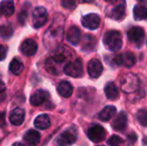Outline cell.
I'll return each instance as SVG.
<instances>
[{
  "mask_svg": "<svg viewBox=\"0 0 147 146\" xmlns=\"http://www.w3.org/2000/svg\"><path fill=\"white\" fill-rule=\"evenodd\" d=\"M103 42L108 50L118 51L122 48V36L117 30H110L107 31L103 37Z\"/></svg>",
  "mask_w": 147,
  "mask_h": 146,
  "instance_id": "1",
  "label": "cell"
},
{
  "mask_svg": "<svg viewBox=\"0 0 147 146\" xmlns=\"http://www.w3.org/2000/svg\"><path fill=\"white\" fill-rule=\"evenodd\" d=\"M63 35V26L57 25V24H52L50 28L48 29V31L45 33L44 36V42L45 45H47L48 47L54 45V42L58 43L62 38Z\"/></svg>",
  "mask_w": 147,
  "mask_h": 146,
  "instance_id": "2",
  "label": "cell"
},
{
  "mask_svg": "<svg viewBox=\"0 0 147 146\" xmlns=\"http://www.w3.org/2000/svg\"><path fill=\"white\" fill-rule=\"evenodd\" d=\"M63 71L68 76H71L74 78L81 77L83 75V66L80 59H76L74 61H70L64 66Z\"/></svg>",
  "mask_w": 147,
  "mask_h": 146,
  "instance_id": "3",
  "label": "cell"
},
{
  "mask_svg": "<svg viewBox=\"0 0 147 146\" xmlns=\"http://www.w3.org/2000/svg\"><path fill=\"white\" fill-rule=\"evenodd\" d=\"M47 18H48V13L46 9L42 6L36 7L33 10L32 13V24L35 28H40L46 23Z\"/></svg>",
  "mask_w": 147,
  "mask_h": 146,
  "instance_id": "4",
  "label": "cell"
},
{
  "mask_svg": "<svg viewBox=\"0 0 147 146\" xmlns=\"http://www.w3.org/2000/svg\"><path fill=\"white\" fill-rule=\"evenodd\" d=\"M138 86V79L134 74L128 73L124 75L121 79V88L124 92L130 93L136 90Z\"/></svg>",
  "mask_w": 147,
  "mask_h": 146,
  "instance_id": "5",
  "label": "cell"
},
{
  "mask_svg": "<svg viewBox=\"0 0 147 146\" xmlns=\"http://www.w3.org/2000/svg\"><path fill=\"white\" fill-rule=\"evenodd\" d=\"M87 136L93 142H100V141L104 140L105 137H106V131L101 125L94 124L89 127L87 131Z\"/></svg>",
  "mask_w": 147,
  "mask_h": 146,
  "instance_id": "6",
  "label": "cell"
},
{
  "mask_svg": "<svg viewBox=\"0 0 147 146\" xmlns=\"http://www.w3.org/2000/svg\"><path fill=\"white\" fill-rule=\"evenodd\" d=\"M129 41L135 46H141L144 41V30L141 27H132L127 33Z\"/></svg>",
  "mask_w": 147,
  "mask_h": 146,
  "instance_id": "7",
  "label": "cell"
},
{
  "mask_svg": "<svg viewBox=\"0 0 147 146\" xmlns=\"http://www.w3.org/2000/svg\"><path fill=\"white\" fill-rule=\"evenodd\" d=\"M115 63L118 65H124L126 67H132L136 62L135 55L131 52H125L122 54H118L114 58Z\"/></svg>",
  "mask_w": 147,
  "mask_h": 146,
  "instance_id": "8",
  "label": "cell"
},
{
  "mask_svg": "<svg viewBox=\"0 0 147 146\" xmlns=\"http://www.w3.org/2000/svg\"><path fill=\"white\" fill-rule=\"evenodd\" d=\"M68 57H69L68 48L67 47H63V49H57L55 51L52 57L47 60L46 64H61V63L65 62Z\"/></svg>",
  "mask_w": 147,
  "mask_h": 146,
  "instance_id": "9",
  "label": "cell"
},
{
  "mask_svg": "<svg viewBox=\"0 0 147 146\" xmlns=\"http://www.w3.org/2000/svg\"><path fill=\"white\" fill-rule=\"evenodd\" d=\"M81 22H82V25L85 28L90 29V30H94L99 27L101 20H100L99 15L91 13V14H87V15L84 16V17L82 18Z\"/></svg>",
  "mask_w": 147,
  "mask_h": 146,
  "instance_id": "10",
  "label": "cell"
},
{
  "mask_svg": "<svg viewBox=\"0 0 147 146\" xmlns=\"http://www.w3.org/2000/svg\"><path fill=\"white\" fill-rule=\"evenodd\" d=\"M103 71V66L98 59H92L88 63V74L91 78H98Z\"/></svg>",
  "mask_w": 147,
  "mask_h": 146,
  "instance_id": "11",
  "label": "cell"
},
{
  "mask_svg": "<svg viewBox=\"0 0 147 146\" xmlns=\"http://www.w3.org/2000/svg\"><path fill=\"white\" fill-rule=\"evenodd\" d=\"M76 141V135L72 131L67 130L64 131L62 134L59 135L57 139V144L59 146H70Z\"/></svg>",
  "mask_w": 147,
  "mask_h": 146,
  "instance_id": "12",
  "label": "cell"
},
{
  "mask_svg": "<svg viewBox=\"0 0 147 146\" xmlns=\"http://www.w3.org/2000/svg\"><path fill=\"white\" fill-rule=\"evenodd\" d=\"M49 97V94L47 91L42 89L36 90L34 93L31 95L30 97V103L32 104L33 106H39L42 103H44Z\"/></svg>",
  "mask_w": 147,
  "mask_h": 146,
  "instance_id": "13",
  "label": "cell"
},
{
  "mask_svg": "<svg viewBox=\"0 0 147 146\" xmlns=\"http://www.w3.org/2000/svg\"><path fill=\"white\" fill-rule=\"evenodd\" d=\"M20 50L26 56H33L37 51V44L33 39H26L22 42Z\"/></svg>",
  "mask_w": 147,
  "mask_h": 146,
  "instance_id": "14",
  "label": "cell"
},
{
  "mask_svg": "<svg viewBox=\"0 0 147 146\" xmlns=\"http://www.w3.org/2000/svg\"><path fill=\"white\" fill-rule=\"evenodd\" d=\"M125 13H126V2L125 0H121L119 3L111 10L110 12V17L114 20H119L123 19L124 16H125Z\"/></svg>",
  "mask_w": 147,
  "mask_h": 146,
  "instance_id": "15",
  "label": "cell"
},
{
  "mask_svg": "<svg viewBox=\"0 0 147 146\" xmlns=\"http://www.w3.org/2000/svg\"><path fill=\"white\" fill-rule=\"evenodd\" d=\"M24 118H25V111H24V109L19 107L14 108L9 114L10 122L13 125H16V126L22 124L24 121Z\"/></svg>",
  "mask_w": 147,
  "mask_h": 146,
  "instance_id": "16",
  "label": "cell"
},
{
  "mask_svg": "<svg viewBox=\"0 0 147 146\" xmlns=\"http://www.w3.org/2000/svg\"><path fill=\"white\" fill-rule=\"evenodd\" d=\"M66 38L67 40L71 43L72 45H77L79 43L80 39H81V31L78 27L76 26H72L69 28L66 34Z\"/></svg>",
  "mask_w": 147,
  "mask_h": 146,
  "instance_id": "17",
  "label": "cell"
},
{
  "mask_svg": "<svg viewBox=\"0 0 147 146\" xmlns=\"http://www.w3.org/2000/svg\"><path fill=\"white\" fill-rule=\"evenodd\" d=\"M127 126V116L124 112H120L114 118L112 123V127L117 131H122Z\"/></svg>",
  "mask_w": 147,
  "mask_h": 146,
  "instance_id": "18",
  "label": "cell"
},
{
  "mask_svg": "<svg viewBox=\"0 0 147 146\" xmlns=\"http://www.w3.org/2000/svg\"><path fill=\"white\" fill-rule=\"evenodd\" d=\"M57 91L62 97L68 98L73 93V87H72V85L69 82L64 80V81H61L57 85Z\"/></svg>",
  "mask_w": 147,
  "mask_h": 146,
  "instance_id": "19",
  "label": "cell"
},
{
  "mask_svg": "<svg viewBox=\"0 0 147 146\" xmlns=\"http://www.w3.org/2000/svg\"><path fill=\"white\" fill-rule=\"evenodd\" d=\"M24 141L29 146H35L40 142V133L37 130H28L24 135Z\"/></svg>",
  "mask_w": 147,
  "mask_h": 146,
  "instance_id": "20",
  "label": "cell"
},
{
  "mask_svg": "<svg viewBox=\"0 0 147 146\" xmlns=\"http://www.w3.org/2000/svg\"><path fill=\"white\" fill-rule=\"evenodd\" d=\"M34 125L36 128L41 129V130H45V129L50 127L51 125L50 118H49V116L47 114H41L35 118Z\"/></svg>",
  "mask_w": 147,
  "mask_h": 146,
  "instance_id": "21",
  "label": "cell"
},
{
  "mask_svg": "<svg viewBox=\"0 0 147 146\" xmlns=\"http://www.w3.org/2000/svg\"><path fill=\"white\" fill-rule=\"evenodd\" d=\"M105 95L109 100H115L119 96V91H118L116 85L114 82H108L105 86Z\"/></svg>",
  "mask_w": 147,
  "mask_h": 146,
  "instance_id": "22",
  "label": "cell"
},
{
  "mask_svg": "<svg viewBox=\"0 0 147 146\" xmlns=\"http://www.w3.org/2000/svg\"><path fill=\"white\" fill-rule=\"evenodd\" d=\"M116 113V108L114 106H106L100 111L98 117L102 121H109Z\"/></svg>",
  "mask_w": 147,
  "mask_h": 146,
  "instance_id": "23",
  "label": "cell"
},
{
  "mask_svg": "<svg viewBox=\"0 0 147 146\" xmlns=\"http://www.w3.org/2000/svg\"><path fill=\"white\" fill-rule=\"evenodd\" d=\"M0 10H1L2 14L5 16H11L14 13V4L10 0H6V1H2L0 3Z\"/></svg>",
  "mask_w": 147,
  "mask_h": 146,
  "instance_id": "24",
  "label": "cell"
},
{
  "mask_svg": "<svg viewBox=\"0 0 147 146\" xmlns=\"http://www.w3.org/2000/svg\"><path fill=\"white\" fill-rule=\"evenodd\" d=\"M134 19L137 21H141L147 18V8L142 5H136L133 9Z\"/></svg>",
  "mask_w": 147,
  "mask_h": 146,
  "instance_id": "25",
  "label": "cell"
},
{
  "mask_svg": "<svg viewBox=\"0 0 147 146\" xmlns=\"http://www.w3.org/2000/svg\"><path fill=\"white\" fill-rule=\"evenodd\" d=\"M9 70L11 73L18 75V74H20L22 72V70H23V63L17 58L12 59V61L10 62L9 65Z\"/></svg>",
  "mask_w": 147,
  "mask_h": 146,
  "instance_id": "26",
  "label": "cell"
},
{
  "mask_svg": "<svg viewBox=\"0 0 147 146\" xmlns=\"http://www.w3.org/2000/svg\"><path fill=\"white\" fill-rule=\"evenodd\" d=\"M96 45V39L91 35H86L83 40V50H93Z\"/></svg>",
  "mask_w": 147,
  "mask_h": 146,
  "instance_id": "27",
  "label": "cell"
},
{
  "mask_svg": "<svg viewBox=\"0 0 147 146\" xmlns=\"http://www.w3.org/2000/svg\"><path fill=\"white\" fill-rule=\"evenodd\" d=\"M13 33V29L9 25H1L0 26V36L4 39L10 38Z\"/></svg>",
  "mask_w": 147,
  "mask_h": 146,
  "instance_id": "28",
  "label": "cell"
},
{
  "mask_svg": "<svg viewBox=\"0 0 147 146\" xmlns=\"http://www.w3.org/2000/svg\"><path fill=\"white\" fill-rule=\"evenodd\" d=\"M107 144L110 146H123L124 141L121 137H119L118 135H113L110 138L107 140Z\"/></svg>",
  "mask_w": 147,
  "mask_h": 146,
  "instance_id": "29",
  "label": "cell"
},
{
  "mask_svg": "<svg viewBox=\"0 0 147 146\" xmlns=\"http://www.w3.org/2000/svg\"><path fill=\"white\" fill-rule=\"evenodd\" d=\"M137 119L139 123L142 126H147V110L145 109H140L137 112Z\"/></svg>",
  "mask_w": 147,
  "mask_h": 146,
  "instance_id": "30",
  "label": "cell"
},
{
  "mask_svg": "<svg viewBox=\"0 0 147 146\" xmlns=\"http://www.w3.org/2000/svg\"><path fill=\"white\" fill-rule=\"evenodd\" d=\"M61 4L66 9H74L76 6V0H61Z\"/></svg>",
  "mask_w": 147,
  "mask_h": 146,
  "instance_id": "31",
  "label": "cell"
},
{
  "mask_svg": "<svg viewBox=\"0 0 147 146\" xmlns=\"http://www.w3.org/2000/svg\"><path fill=\"white\" fill-rule=\"evenodd\" d=\"M6 54H7V47L0 44V61L5 58Z\"/></svg>",
  "mask_w": 147,
  "mask_h": 146,
  "instance_id": "32",
  "label": "cell"
},
{
  "mask_svg": "<svg viewBox=\"0 0 147 146\" xmlns=\"http://www.w3.org/2000/svg\"><path fill=\"white\" fill-rule=\"evenodd\" d=\"M18 20H19L20 24H24L25 23V20H26V13L24 11L20 12L19 15H18Z\"/></svg>",
  "mask_w": 147,
  "mask_h": 146,
  "instance_id": "33",
  "label": "cell"
},
{
  "mask_svg": "<svg viewBox=\"0 0 147 146\" xmlns=\"http://www.w3.org/2000/svg\"><path fill=\"white\" fill-rule=\"evenodd\" d=\"M5 126V113L0 112V127Z\"/></svg>",
  "mask_w": 147,
  "mask_h": 146,
  "instance_id": "34",
  "label": "cell"
},
{
  "mask_svg": "<svg viewBox=\"0 0 147 146\" xmlns=\"http://www.w3.org/2000/svg\"><path fill=\"white\" fill-rule=\"evenodd\" d=\"M4 90H5V84L0 80V93H2Z\"/></svg>",
  "mask_w": 147,
  "mask_h": 146,
  "instance_id": "35",
  "label": "cell"
},
{
  "mask_svg": "<svg viewBox=\"0 0 147 146\" xmlns=\"http://www.w3.org/2000/svg\"><path fill=\"white\" fill-rule=\"evenodd\" d=\"M94 0H79V2H81V3H91Z\"/></svg>",
  "mask_w": 147,
  "mask_h": 146,
  "instance_id": "36",
  "label": "cell"
},
{
  "mask_svg": "<svg viewBox=\"0 0 147 146\" xmlns=\"http://www.w3.org/2000/svg\"><path fill=\"white\" fill-rule=\"evenodd\" d=\"M12 146H25V145H23L22 143H20V142H16V143H14Z\"/></svg>",
  "mask_w": 147,
  "mask_h": 146,
  "instance_id": "37",
  "label": "cell"
},
{
  "mask_svg": "<svg viewBox=\"0 0 147 146\" xmlns=\"http://www.w3.org/2000/svg\"><path fill=\"white\" fill-rule=\"evenodd\" d=\"M106 2H109V3H115L117 0H105Z\"/></svg>",
  "mask_w": 147,
  "mask_h": 146,
  "instance_id": "38",
  "label": "cell"
},
{
  "mask_svg": "<svg viewBox=\"0 0 147 146\" xmlns=\"http://www.w3.org/2000/svg\"><path fill=\"white\" fill-rule=\"evenodd\" d=\"M138 1H139L140 3H142V4H147V0H138Z\"/></svg>",
  "mask_w": 147,
  "mask_h": 146,
  "instance_id": "39",
  "label": "cell"
},
{
  "mask_svg": "<svg viewBox=\"0 0 147 146\" xmlns=\"http://www.w3.org/2000/svg\"><path fill=\"white\" fill-rule=\"evenodd\" d=\"M1 14H2V12H1V10H0V16H1Z\"/></svg>",
  "mask_w": 147,
  "mask_h": 146,
  "instance_id": "40",
  "label": "cell"
},
{
  "mask_svg": "<svg viewBox=\"0 0 147 146\" xmlns=\"http://www.w3.org/2000/svg\"><path fill=\"white\" fill-rule=\"evenodd\" d=\"M98 146H103V145H98Z\"/></svg>",
  "mask_w": 147,
  "mask_h": 146,
  "instance_id": "41",
  "label": "cell"
}]
</instances>
